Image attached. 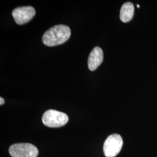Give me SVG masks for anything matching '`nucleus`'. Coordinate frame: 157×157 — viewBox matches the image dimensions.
Listing matches in <instances>:
<instances>
[{"instance_id":"nucleus-1","label":"nucleus","mask_w":157,"mask_h":157,"mask_svg":"<svg viewBox=\"0 0 157 157\" xmlns=\"http://www.w3.org/2000/svg\"><path fill=\"white\" fill-rule=\"evenodd\" d=\"M71 30L64 25H56L44 34L42 41L45 45L52 47L65 43L71 36Z\"/></svg>"},{"instance_id":"nucleus-2","label":"nucleus","mask_w":157,"mask_h":157,"mask_svg":"<svg viewBox=\"0 0 157 157\" xmlns=\"http://www.w3.org/2000/svg\"><path fill=\"white\" fill-rule=\"evenodd\" d=\"M69 118L66 113L54 109L47 111L42 117L43 124L50 128L62 127L67 124Z\"/></svg>"},{"instance_id":"nucleus-3","label":"nucleus","mask_w":157,"mask_h":157,"mask_svg":"<svg viewBox=\"0 0 157 157\" xmlns=\"http://www.w3.org/2000/svg\"><path fill=\"white\" fill-rule=\"evenodd\" d=\"M123 140L118 134H113L108 137L105 141L103 150L106 157H115L120 152L122 146Z\"/></svg>"},{"instance_id":"nucleus-4","label":"nucleus","mask_w":157,"mask_h":157,"mask_svg":"<svg viewBox=\"0 0 157 157\" xmlns=\"http://www.w3.org/2000/svg\"><path fill=\"white\" fill-rule=\"evenodd\" d=\"M9 152L12 157H37L39 150L30 143H17L10 147Z\"/></svg>"},{"instance_id":"nucleus-5","label":"nucleus","mask_w":157,"mask_h":157,"mask_svg":"<svg viewBox=\"0 0 157 157\" xmlns=\"http://www.w3.org/2000/svg\"><path fill=\"white\" fill-rule=\"evenodd\" d=\"M35 14V10L31 6L17 7L12 12V17L18 25H23L29 22L34 17Z\"/></svg>"},{"instance_id":"nucleus-6","label":"nucleus","mask_w":157,"mask_h":157,"mask_svg":"<svg viewBox=\"0 0 157 157\" xmlns=\"http://www.w3.org/2000/svg\"><path fill=\"white\" fill-rule=\"evenodd\" d=\"M104 54L101 48L96 47L91 52L88 59V67L90 71H93L98 67L103 61Z\"/></svg>"},{"instance_id":"nucleus-7","label":"nucleus","mask_w":157,"mask_h":157,"mask_svg":"<svg viewBox=\"0 0 157 157\" xmlns=\"http://www.w3.org/2000/svg\"><path fill=\"white\" fill-rule=\"evenodd\" d=\"M135 7L130 2H127L122 6L120 11V19L124 23L129 22L134 16Z\"/></svg>"},{"instance_id":"nucleus-8","label":"nucleus","mask_w":157,"mask_h":157,"mask_svg":"<svg viewBox=\"0 0 157 157\" xmlns=\"http://www.w3.org/2000/svg\"><path fill=\"white\" fill-rule=\"evenodd\" d=\"M4 102H5V101H4V98H3L2 97H1V98H0V105H3V104H4Z\"/></svg>"},{"instance_id":"nucleus-9","label":"nucleus","mask_w":157,"mask_h":157,"mask_svg":"<svg viewBox=\"0 0 157 157\" xmlns=\"http://www.w3.org/2000/svg\"><path fill=\"white\" fill-rule=\"evenodd\" d=\"M137 8H140V6L139 5H137Z\"/></svg>"}]
</instances>
